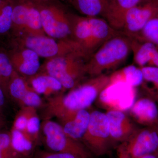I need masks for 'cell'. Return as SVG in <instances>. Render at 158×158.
<instances>
[{"label":"cell","instance_id":"7c38bea8","mask_svg":"<svg viewBox=\"0 0 158 158\" xmlns=\"http://www.w3.org/2000/svg\"><path fill=\"white\" fill-rule=\"evenodd\" d=\"M112 142L120 143L126 140L138 128L124 111L109 110L106 113Z\"/></svg>","mask_w":158,"mask_h":158},{"label":"cell","instance_id":"277c9868","mask_svg":"<svg viewBox=\"0 0 158 158\" xmlns=\"http://www.w3.org/2000/svg\"><path fill=\"white\" fill-rule=\"evenodd\" d=\"M131 52L129 38L122 32L107 40L88 59L87 75L96 77L116 68L126 60Z\"/></svg>","mask_w":158,"mask_h":158},{"label":"cell","instance_id":"83f0119b","mask_svg":"<svg viewBox=\"0 0 158 158\" xmlns=\"http://www.w3.org/2000/svg\"><path fill=\"white\" fill-rule=\"evenodd\" d=\"M14 70L9 53L2 49H0V73L8 83V85Z\"/></svg>","mask_w":158,"mask_h":158},{"label":"cell","instance_id":"4316f807","mask_svg":"<svg viewBox=\"0 0 158 158\" xmlns=\"http://www.w3.org/2000/svg\"><path fill=\"white\" fill-rule=\"evenodd\" d=\"M34 107H23L18 112L11 128L26 133L27 123Z\"/></svg>","mask_w":158,"mask_h":158},{"label":"cell","instance_id":"9a60e30c","mask_svg":"<svg viewBox=\"0 0 158 158\" xmlns=\"http://www.w3.org/2000/svg\"><path fill=\"white\" fill-rule=\"evenodd\" d=\"M142 0H107L106 9L103 17L112 27L121 31L125 15L130 9Z\"/></svg>","mask_w":158,"mask_h":158},{"label":"cell","instance_id":"30bf717a","mask_svg":"<svg viewBox=\"0 0 158 158\" xmlns=\"http://www.w3.org/2000/svg\"><path fill=\"white\" fill-rule=\"evenodd\" d=\"M90 122L81 143L91 153L102 156L110 152L113 144L106 113L94 110L90 112Z\"/></svg>","mask_w":158,"mask_h":158},{"label":"cell","instance_id":"f546056e","mask_svg":"<svg viewBox=\"0 0 158 158\" xmlns=\"http://www.w3.org/2000/svg\"><path fill=\"white\" fill-rule=\"evenodd\" d=\"M34 158H81L69 153L55 152L49 151H37L34 153Z\"/></svg>","mask_w":158,"mask_h":158},{"label":"cell","instance_id":"1f68e13d","mask_svg":"<svg viewBox=\"0 0 158 158\" xmlns=\"http://www.w3.org/2000/svg\"><path fill=\"white\" fill-rule=\"evenodd\" d=\"M0 88L3 90L7 98L9 97L8 92V83L6 81L2 76L0 73Z\"/></svg>","mask_w":158,"mask_h":158},{"label":"cell","instance_id":"5bb4252c","mask_svg":"<svg viewBox=\"0 0 158 158\" xmlns=\"http://www.w3.org/2000/svg\"><path fill=\"white\" fill-rule=\"evenodd\" d=\"M129 110L131 117L139 124L147 127L158 125V107L156 102L149 97L138 99Z\"/></svg>","mask_w":158,"mask_h":158},{"label":"cell","instance_id":"2e32d148","mask_svg":"<svg viewBox=\"0 0 158 158\" xmlns=\"http://www.w3.org/2000/svg\"><path fill=\"white\" fill-rule=\"evenodd\" d=\"M90 113L87 110L77 112L72 118L60 124L64 132L71 138L81 143L90 122Z\"/></svg>","mask_w":158,"mask_h":158},{"label":"cell","instance_id":"d6986e66","mask_svg":"<svg viewBox=\"0 0 158 158\" xmlns=\"http://www.w3.org/2000/svg\"><path fill=\"white\" fill-rule=\"evenodd\" d=\"M128 37L134 62L140 68L147 66L158 47L151 42Z\"/></svg>","mask_w":158,"mask_h":158},{"label":"cell","instance_id":"f35d334b","mask_svg":"<svg viewBox=\"0 0 158 158\" xmlns=\"http://www.w3.org/2000/svg\"><path fill=\"white\" fill-rule=\"evenodd\" d=\"M1 118H3L2 115V114H0V119H1Z\"/></svg>","mask_w":158,"mask_h":158},{"label":"cell","instance_id":"3957f363","mask_svg":"<svg viewBox=\"0 0 158 158\" xmlns=\"http://www.w3.org/2000/svg\"><path fill=\"white\" fill-rule=\"evenodd\" d=\"M88 59L84 53L75 52L66 56L47 59L40 66L39 72L53 77L63 89H72L84 80L87 75L86 62Z\"/></svg>","mask_w":158,"mask_h":158},{"label":"cell","instance_id":"44dd1931","mask_svg":"<svg viewBox=\"0 0 158 158\" xmlns=\"http://www.w3.org/2000/svg\"><path fill=\"white\" fill-rule=\"evenodd\" d=\"M77 11L84 16L103 17L107 0H67Z\"/></svg>","mask_w":158,"mask_h":158},{"label":"cell","instance_id":"4fadbf2b","mask_svg":"<svg viewBox=\"0 0 158 158\" xmlns=\"http://www.w3.org/2000/svg\"><path fill=\"white\" fill-rule=\"evenodd\" d=\"M9 55L14 70L22 76H32L39 72L41 66L40 57L34 51L15 48Z\"/></svg>","mask_w":158,"mask_h":158},{"label":"cell","instance_id":"484cf974","mask_svg":"<svg viewBox=\"0 0 158 158\" xmlns=\"http://www.w3.org/2000/svg\"><path fill=\"white\" fill-rule=\"evenodd\" d=\"M41 123L37 113V109L34 108L27 123L26 133L37 146L40 142Z\"/></svg>","mask_w":158,"mask_h":158},{"label":"cell","instance_id":"ffe728a7","mask_svg":"<svg viewBox=\"0 0 158 158\" xmlns=\"http://www.w3.org/2000/svg\"><path fill=\"white\" fill-rule=\"evenodd\" d=\"M10 133L11 147L16 152L24 158H29L34 155L37 145L27 133L13 128Z\"/></svg>","mask_w":158,"mask_h":158},{"label":"cell","instance_id":"f1b7e54d","mask_svg":"<svg viewBox=\"0 0 158 158\" xmlns=\"http://www.w3.org/2000/svg\"><path fill=\"white\" fill-rule=\"evenodd\" d=\"M19 105L21 107H31L37 109L42 106L43 102L40 94L32 89L23 98Z\"/></svg>","mask_w":158,"mask_h":158},{"label":"cell","instance_id":"d4e9b609","mask_svg":"<svg viewBox=\"0 0 158 158\" xmlns=\"http://www.w3.org/2000/svg\"><path fill=\"white\" fill-rule=\"evenodd\" d=\"M12 8L9 0H2L0 3V35L11 30Z\"/></svg>","mask_w":158,"mask_h":158},{"label":"cell","instance_id":"e575fe53","mask_svg":"<svg viewBox=\"0 0 158 158\" xmlns=\"http://www.w3.org/2000/svg\"><path fill=\"white\" fill-rule=\"evenodd\" d=\"M140 158H158V156L156 153H154L147 155Z\"/></svg>","mask_w":158,"mask_h":158},{"label":"cell","instance_id":"d6a6232c","mask_svg":"<svg viewBox=\"0 0 158 158\" xmlns=\"http://www.w3.org/2000/svg\"><path fill=\"white\" fill-rule=\"evenodd\" d=\"M6 98L7 97L4 91L0 88V114H2L3 108H4L6 104Z\"/></svg>","mask_w":158,"mask_h":158},{"label":"cell","instance_id":"ac0fdd59","mask_svg":"<svg viewBox=\"0 0 158 158\" xmlns=\"http://www.w3.org/2000/svg\"><path fill=\"white\" fill-rule=\"evenodd\" d=\"M110 82L108 87L123 84L133 88L141 85L143 81V74L140 67L130 65L116 71L109 75Z\"/></svg>","mask_w":158,"mask_h":158},{"label":"cell","instance_id":"6da1fadb","mask_svg":"<svg viewBox=\"0 0 158 158\" xmlns=\"http://www.w3.org/2000/svg\"><path fill=\"white\" fill-rule=\"evenodd\" d=\"M109 75L102 74L92 77L77 85L66 94H59L48 98L43 119L56 118L60 124L72 117L79 111L86 110L107 87Z\"/></svg>","mask_w":158,"mask_h":158},{"label":"cell","instance_id":"ba28073f","mask_svg":"<svg viewBox=\"0 0 158 158\" xmlns=\"http://www.w3.org/2000/svg\"><path fill=\"white\" fill-rule=\"evenodd\" d=\"M12 8L11 30L15 37L45 36L39 10L30 0H9Z\"/></svg>","mask_w":158,"mask_h":158},{"label":"cell","instance_id":"7402d4cb","mask_svg":"<svg viewBox=\"0 0 158 158\" xmlns=\"http://www.w3.org/2000/svg\"><path fill=\"white\" fill-rule=\"evenodd\" d=\"M32 89L27 79L14 70L8 85L9 97L19 104L23 98Z\"/></svg>","mask_w":158,"mask_h":158},{"label":"cell","instance_id":"7a4b0ae2","mask_svg":"<svg viewBox=\"0 0 158 158\" xmlns=\"http://www.w3.org/2000/svg\"><path fill=\"white\" fill-rule=\"evenodd\" d=\"M70 17L71 39L78 44L88 59L107 40L122 33L113 28L104 18L72 13Z\"/></svg>","mask_w":158,"mask_h":158},{"label":"cell","instance_id":"4dcf8cb0","mask_svg":"<svg viewBox=\"0 0 158 158\" xmlns=\"http://www.w3.org/2000/svg\"><path fill=\"white\" fill-rule=\"evenodd\" d=\"M11 146V135L10 131H0V153L9 149Z\"/></svg>","mask_w":158,"mask_h":158},{"label":"cell","instance_id":"cb8c5ba5","mask_svg":"<svg viewBox=\"0 0 158 158\" xmlns=\"http://www.w3.org/2000/svg\"><path fill=\"white\" fill-rule=\"evenodd\" d=\"M132 38L151 42L158 47V11L148 22L140 33Z\"/></svg>","mask_w":158,"mask_h":158},{"label":"cell","instance_id":"8fae6325","mask_svg":"<svg viewBox=\"0 0 158 158\" xmlns=\"http://www.w3.org/2000/svg\"><path fill=\"white\" fill-rule=\"evenodd\" d=\"M158 11V0H142L125 14L121 32L134 38Z\"/></svg>","mask_w":158,"mask_h":158},{"label":"cell","instance_id":"d590c367","mask_svg":"<svg viewBox=\"0 0 158 158\" xmlns=\"http://www.w3.org/2000/svg\"><path fill=\"white\" fill-rule=\"evenodd\" d=\"M32 2L35 3H42L45 2H50V1H53V0H30Z\"/></svg>","mask_w":158,"mask_h":158},{"label":"cell","instance_id":"8d00e7d4","mask_svg":"<svg viewBox=\"0 0 158 158\" xmlns=\"http://www.w3.org/2000/svg\"><path fill=\"white\" fill-rule=\"evenodd\" d=\"M4 123H5V122H4V118H1L0 119V131H1V129L4 125Z\"/></svg>","mask_w":158,"mask_h":158},{"label":"cell","instance_id":"836d02e7","mask_svg":"<svg viewBox=\"0 0 158 158\" xmlns=\"http://www.w3.org/2000/svg\"><path fill=\"white\" fill-rule=\"evenodd\" d=\"M147 66L158 68V49L156 51L154 55L153 56L148 63Z\"/></svg>","mask_w":158,"mask_h":158},{"label":"cell","instance_id":"9c48e42d","mask_svg":"<svg viewBox=\"0 0 158 158\" xmlns=\"http://www.w3.org/2000/svg\"><path fill=\"white\" fill-rule=\"evenodd\" d=\"M158 147L156 127L138 128L117 146V158H140L156 153Z\"/></svg>","mask_w":158,"mask_h":158},{"label":"cell","instance_id":"ab89813d","mask_svg":"<svg viewBox=\"0 0 158 158\" xmlns=\"http://www.w3.org/2000/svg\"><path fill=\"white\" fill-rule=\"evenodd\" d=\"M1 1H2V0H0V3H1Z\"/></svg>","mask_w":158,"mask_h":158},{"label":"cell","instance_id":"603a6c76","mask_svg":"<svg viewBox=\"0 0 158 158\" xmlns=\"http://www.w3.org/2000/svg\"><path fill=\"white\" fill-rule=\"evenodd\" d=\"M140 69L143 77L141 85L148 96L158 103V68L145 66Z\"/></svg>","mask_w":158,"mask_h":158},{"label":"cell","instance_id":"8992f818","mask_svg":"<svg viewBox=\"0 0 158 158\" xmlns=\"http://www.w3.org/2000/svg\"><path fill=\"white\" fill-rule=\"evenodd\" d=\"M36 4L45 34L57 40L71 39V12L58 0Z\"/></svg>","mask_w":158,"mask_h":158},{"label":"cell","instance_id":"52a82bcc","mask_svg":"<svg viewBox=\"0 0 158 158\" xmlns=\"http://www.w3.org/2000/svg\"><path fill=\"white\" fill-rule=\"evenodd\" d=\"M42 141L49 151L69 153L81 158H92L93 154L81 142L67 135L61 125L51 119H44L41 123Z\"/></svg>","mask_w":158,"mask_h":158},{"label":"cell","instance_id":"5b68a950","mask_svg":"<svg viewBox=\"0 0 158 158\" xmlns=\"http://www.w3.org/2000/svg\"><path fill=\"white\" fill-rule=\"evenodd\" d=\"M14 38L12 43L15 48L29 49L36 52L39 57L47 59L77 52H82L86 56L78 44L72 39L57 40L46 35H25Z\"/></svg>","mask_w":158,"mask_h":158},{"label":"cell","instance_id":"e0dca14e","mask_svg":"<svg viewBox=\"0 0 158 158\" xmlns=\"http://www.w3.org/2000/svg\"><path fill=\"white\" fill-rule=\"evenodd\" d=\"M27 80L35 92L46 96L59 93L64 89L59 81L44 73L38 72L34 75L28 77Z\"/></svg>","mask_w":158,"mask_h":158},{"label":"cell","instance_id":"74e56055","mask_svg":"<svg viewBox=\"0 0 158 158\" xmlns=\"http://www.w3.org/2000/svg\"><path fill=\"white\" fill-rule=\"evenodd\" d=\"M156 127H157V128L158 131V125ZM156 154L158 156V147L157 149L156 152Z\"/></svg>","mask_w":158,"mask_h":158}]
</instances>
